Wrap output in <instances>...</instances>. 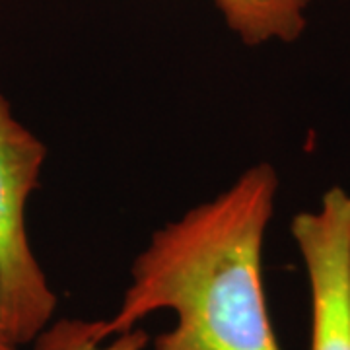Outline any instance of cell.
<instances>
[{
	"instance_id": "5",
	"label": "cell",
	"mask_w": 350,
	"mask_h": 350,
	"mask_svg": "<svg viewBox=\"0 0 350 350\" xmlns=\"http://www.w3.org/2000/svg\"><path fill=\"white\" fill-rule=\"evenodd\" d=\"M148 335L144 329L135 327L115 337H94L92 321L61 319L45 327L33 340L36 350H146Z\"/></svg>"
},
{
	"instance_id": "6",
	"label": "cell",
	"mask_w": 350,
	"mask_h": 350,
	"mask_svg": "<svg viewBox=\"0 0 350 350\" xmlns=\"http://www.w3.org/2000/svg\"><path fill=\"white\" fill-rule=\"evenodd\" d=\"M0 350H20V345L14 340L12 333L8 331L2 315H0Z\"/></svg>"
},
{
	"instance_id": "3",
	"label": "cell",
	"mask_w": 350,
	"mask_h": 350,
	"mask_svg": "<svg viewBox=\"0 0 350 350\" xmlns=\"http://www.w3.org/2000/svg\"><path fill=\"white\" fill-rule=\"evenodd\" d=\"M310 282V350H350V193L331 187L290 224Z\"/></svg>"
},
{
	"instance_id": "1",
	"label": "cell",
	"mask_w": 350,
	"mask_h": 350,
	"mask_svg": "<svg viewBox=\"0 0 350 350\" xmlns=\"http://www.w3.org/2000/svg\"><path fill=\"white\" fill-rule=\"evenodd\" d=\"M276 191L275 167L255 163L213 200L156 230L131 267L119 310L92 321L94 337H115L170 310L175 325L154 350H282L262 284Z\"/></svg>"
},
{
	"instance_id": "4",
	"label": "cell",
	"mask_w": 350,
	"mask_h": 350,
	"mask_svg": "<svg viewBox=\"0 0 350 350\" xmlns=\"http://www.w3.org/2000/svg\"><path fill=\"white\" fill-rule=\"evenodd\" d=\"M224 24L236 38L250 45L271 41L292 43L308 25L310 0H213Z\"/></svg>"
},
{
	"instance_id": "2",
	"label": "cell",
	"mask_w": 350,
	"mask_h": 350,
	"mask_svg": "<svg viewBox=\"0 0 350 350\" xmlns=\"http://www.w3.org/2000/svg\"><path fill=\"white\" fill-rule=\"evenodd\" d=\"M45 158V142L14 117L0 94V315L20 347L33 342L57 310V294L29 245L25 222Z\"/></svg>"
}]
</instances>
